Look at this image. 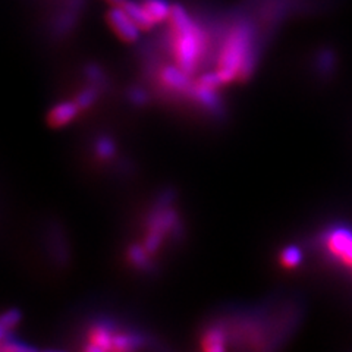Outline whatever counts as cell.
Listing matches in <instances>:
<instances>
[{
    "mask_svg": "<svg viewBox=\"0 0 352 352\" xmlns=\"http://www.w3.org/2000/svg\"><path fill=\"white\" fill-rule=\"evenodd\" d=\"M335 65V58L330 52H322L320 56H318V69L322 72H330Z\"/></svg>",
    "mask_w": 352,
    "mask_h": 352,
    "instance_id": "e0dca14e",
    "label": "cell"
},
{
    "mask_svg": "<svg viewBox=\"0 0 352 352\" xmlns=\"http://www.w3.org/2000/svg\"><path fill=\"white\" fill-rule=\"evenodd\" d=\"M219 88H213V87H207L201 82H195L192 84L191 88V96L194 97V100L197 103H200L203 107H206L210 112H219L222 106H220V97L217 94Z\"/></svg>",
    "mask_w": 352,
    "mask_h": 352,
    "instance_id": "ba28073f",
    "label": "cell"
},
{
    "mask_svg": "<svg viewBox=\"0 0 352 352\" xmlns=\"http://www.w3.org/2000/svg\"><path fill=\"white\" fill-rule=\"evenodd\" d=\"M144 8L147 9V12L153 18V21L159 24V22H163L169 19L170 16V10L172 6L166 2V0H146Z\"/></svg>",
    "mask_w": 352,
    "mask_h": 352,
    "instance_id": "8fae6325",
    "label": "cell"
},
{
    "mask_svg": "<svg viewBox=\"0 0 352 352\" xmlns=\"http://www.w3.org/2000/svg\"><path fill=\"white\" fill-rule=\"evenodd\" d=\"M201 346L208 352H222L226 349V335L222 327H212L203 335Z\"/></svg>",
    "mask_w": 352,
    "mask_h": 352,
    "instance_id": "30bf717a",
    "label": "cell"
},
{
    "mask_svg": "<svg viewBox=\"0 0 352 352\" xmlns=\"http://www.w3.org/2000/svg\"><path fill=\"white\" fill-rule=\"evenodd\" d=\"M160 81L168 88V90L179 94H190L192 84L190 81V75L184 69H181L178 65L176 66H166L160 72Z\"/></svg>",
    "mask_w": 352,
    "mask_h": 352,
    "instance_id": "8992f818",
    "label": "cell"
},
{
    "mask_svg": "<svg viewBox=\"0 0 352 352\" xmlns=\"http://www.w3.org/2000/svg\"><path fill=\"white\" fill-rule=\"evenodd\" d=\"M122 8L129 15V18L135 22L140 30H150V28H153L154 24H156V22H154L153 18L150 16V14L147 12L144 5L134 2V0H125Z\"/></svg>",
    "mask_w": 352,
    "mask_h": 352,
    "instance_id": "9c48e42d",
    "label": "cell"
},
{
    "mask_svg": "<svg viewBox=\"0 0 352 352\" xmlns=\"http://www.w3.org/2000/svg\"><path fill=\"white\" fill-rule=\"evenodd\" d=\"M115 151H116V144L110 138L103 137L100 140H97V142H96V156L98 159L107 160L110 157H113Z\"/></svg>",
    "mask_w": 352,
    "mask_h": 352,
    "instance_id": "9a60e30c",
    "label": "cell"
},
{
    "mask_svg": "<svg viewBox=\"0 0 352 352\" xmlns=\"http://www.w3.org/2000/svg\"><path fill=\"white\" fill-rule=\"evenodd\" d=\"M327 248L335 257L352 266V232L349 229H333L327 235Z\"/></svg>",
    "mask_w": 352,
    "mask_h": 352,
    "instance_id": "277c9868",
    "label": "cell"
},
{
    "mask_svg": "<svg viewBox=\"0 0 352 352\" xmlns=\"http://www.w3.org/2000/svg\"><path fill=\"white\" fill-rule=\"evenodd\" d=\"M280 261L286 269H294L296 266H300L302 261V251L296 245L286 247L280 254Z\"/></svg>",
    "mask_w": 352,
    "mask_h": 352,
    "instance_id": "4fadbf2b",
    "label": "cell"
},
{
    "mask_svg": "<svg viewBox=\"0 0 352 352\" xmlns=\"http://www.w3.org/2000/svg\"><path fill=\"white\" fill-rule=\"evenodd\" d=\"M107 22L116 36L126 43H134L140 38V28L134 21L129 18L122 6H115L109 10Z\"/></svg>",
    "mask_w": 352,
    "mask_h": 352,
    "instance_id": "3957f363",
    "label": "cell"
},
{
    "mask_svg": "<svg viewBox=\"0 0 352 352\" xmlns=\"http://www.w3.org/2000/svg\"><path fill=\"white\" fill-rule=\"evenodd\" d=\"M22 318V314L16 308H10V310L0 314V342L8 338V335L12 332Z\"/></svg>",
    "mask_w": 352,
    "mask_h": 352,
    "instance_id": "7c38bea8",
    "label": "cell"
},
{
    "mask_svg": "<svg viewBox=\"0 0 352 352\" xmlns=\"http://www.w3.org/2000/svg\"><path fill=\"white\" fill-rule=\"evenodd\" d=\"M107 2L115 5V6H122L125 3V0H107Z\"/></svg>",
    "mask_w": 352,
    "mask_h": 352,
    "instance_id": "ffe728a7",
    "label": "cell"
},
{
    "mask_svg": "<svg viewBox=\"0 0 352 352\" xmlns=\"http://www.w3.org/2000/svg\"><path fill=\"white\" fill-rule=\"evenodd\" d=\"M170 27L173 34L172 50L176 65L188 75H192L206 50V37L201 28L190 18L181 5H173L170 10Z\"/></svg>",
    "mask_w": 352,
    "mask_h": 352,
    "instance_id": "7a4b0ae2",
    "label": "cell"
},
{
    "mask_svg": "<svg viewBox=\"0 0 352 352\" xmlns=\"http://www.w3.org/2000/svg\"><path fill=\"white\" fill-rule=\"evenodd\" d=\"M85 74H87V76L88 78H90L91 81H94V82H98V81H103L104 80V75H103V72L97 68V66H94V65H91V66H88L87 68V71H85Z\"/></svg>",
    "mask_w": 352,
    "mask_h": 352,
    "instance_id": "ac0fdd59",
    "label": "cell"
},
{
    "mask_svg": "<svg viewBox=\"0 0 352 352\" xmlns=\"http://www.w3.org/2000/svg\"><path fill=\"white\" fill-rule=\"evenodd\" d=\"M147 254L148 251L144 248V247H140V245H132L129 248V252H128V257H129V261L134 264L135 267H141L144 269L148 266V258H147Z\"/></svg>",
    "mask_w": 352,
    "mask_h": 352,
    "instance_id": "2e32d148",
    "label": "cell"
},
{
    "mask_svg": "<svg viewBox=\"0 0 352 352\" xmlns=\"http://www.w3.org/2000/svg\"><path fill=\"white\" fill-rule=\"evenodd\" d=\"M254 37L252 27L242 22L234 27L225 38L216 71L223 85L236 78L245 80L254 71L257 62Z\"/></svg>",
    "mask_w": 352,
    "mask_h": 352,
    "instance_id": "6da1fadb",
    "label": "cell"
},
{
    "mask_svg": "<svg viewBox=\"0 0 352 352\" xmlns=\"http://www.w3.org/2000/svg\"><path fill=\"white\" fill-rule=\"evenodd\" d=\"M131 100L134 102L135 104H142L147 102V96L146 93H142L141 90H134L131 93Z\"/></svg>",
    "mask_w": 352,
    "mask_h": 352,
    "instance_id": "d6986e66",
    "label": "cell"
},
{
    "mask_svg": "<svg viewBox=\"0 0 352 352\" xmlns=\"http://www.w3.org/2000/svg\"><path fill=\"white\" fill-rule=\"evenodd\" d=\"M80 112L81 109L75 103V100L62 102L50 110L47 115V122L52 128H62L69 125L72 120H75V118L80 115Z\"/></svg>",
    "mask_w": 352,
    "mask_h": 352,
    "instance_id": "52a82bcc",
    "label": "cell"
},
{
    "mask_svg": "<svg viewBox=\"0 0 352 352\" xmlns=\"http://www.w3.org/2000/svg\"><path fill=\"white\" fill-rule=\"evenodd\" d=\"M97 97H98V91L96 87H85L84 90L75 97V103L78 104L81 110H85V109H90L97 102Z\"/></svg>",
    "mask_w": 352,
    "mask_h": 352,
    "instance_id": "5bb4252c",
    "label": "cell"
},
{
    "mask_svg": "<svg viewBox=\"0 0 352 352\" xmlns=\"http://www.w3.org/2000/svg\"><path fill=\"white\" fill-rule=\"evenodd\" d=\"M116 332L113 327L107 323H98L93 326L88 332V344L85 351L93 352H103V351H113V340Z\"/></svg>",
    "mask_w": 352,
    "mask_h": 352,
    "instance_id": "5b68a950",
    "label": "cell"
}]
</instances>
